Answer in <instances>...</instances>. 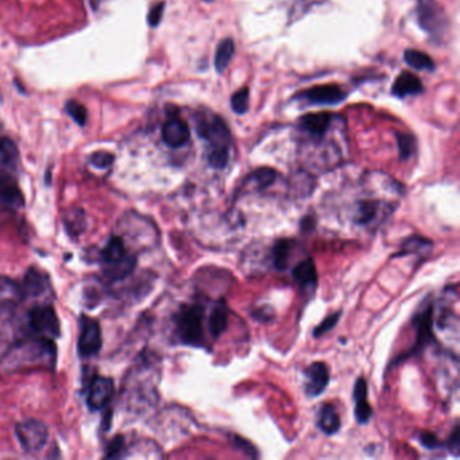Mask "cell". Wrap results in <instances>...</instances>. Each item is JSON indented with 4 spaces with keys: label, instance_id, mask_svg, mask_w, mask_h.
Returning <instances> with one entry per match:
<instances>
[{
    "label": "cell",
    "instance_id": "1",
    "mask_svg": "<svg viewBox=\"0 0 460 460\" xmlns=\"http://www.w3.org/2000/svg\"><path fill=\"white\" fill-rule=\"evenodd\" d=\"M204 308L200 304L182 305L180 311L174 316L176 335L182 345L192 347L204 345L203 332Z\"/></svg>",
    "mask_w": 460,
    "mask_h": 460
},
{
    "label": "cell",
    "instance_id": "2",
    "mask_svg": "<svg viewBox=\"0 0 460 460\" xmlns=\"http://www.w3.org/2000/svg\"><path fill=\"white\" fill-rule=\"evenodd\" d=\"M54 352L56 347L51 343V339L39 338L35 340L19 343L11 348L6 357V362L11 366H20L25 363H38L44 359L46 361V358L54 361Z\"/></svg>",
    "mask_w": 460,
    "mask_h": 460
},
{
    "label": "cell",
    "instance_id": "3",
    "mask_svg": "<svg viewBox=\"0 0 460 460\" xmlns=\"http://www.w3.org/2000/svg\"><path fill=\"white\" fill-rule=\"evenodd\" d=\"M18 442L27 454L39 452L49 437L48 427L38 420H25L15 428Z\"/></svg>",
    "mask_w": 460,
    "mask_h": 460
},
{
    "label": "cell",
    "instance_id": "4",
    "mask_svg": "<svg viewBox=\"0 0 460 460\" xmlns=\"http://www.w3.org/2000/svg\"><path fill=\"white\" fill-rule=\"evenodd\" d=\"M29 327L39 338L53 339L60 335V321L51 305H38L29 312Z\"/></svg>",
    "mask_w": 460,
    "mask_h": 460
},
{
    "label": "cell",
    "instance_id": "5",
    "mask_svg": "<svg viewBox=\"0 0 460 460\" xmlns=\"http://www.w3.org/2000/svg\"><path fill=\"white\" fill-rule=\"evenodd\" d=\"M417 17L421 27L430 35H443L447 29L444 11L436 0H419Z\"/></svg>",
    "mask_w": 460,
    "mask_h": 460
},
{
    "label": "cell",
    "instance_id": "6",
    "mask_svg": "<svg viewBox=\"0 0 460 460\" xmlns=\"http://www.w3.org/2000/svg\"><path fill=\"white\" fill-rule=\"evenodd\" d=\"M196 129H198V136L208 141L212 145V148H230V132L226 123L217 116H215L214 119L201 117L198 120Z\"/></svg>",
    "mask_w": 460,
    "mask_h": 460
},
{
    "label": "cell",
    "instance_id": "7",
    "mask_svg": "<svg viewBox=\"0 0 460 460\" xmlns=\"http://www.w3.org/2000/svg\"><path fill=\"white\" fill-rule=\"evenodd\" d=\"M103 345L100 324L89 317H82L80 336H79V354L84 358L94 357L99 352Z\"/></svg>",
    "mask_w": 460,
    "mask_h": 460
},
{
    "label": "cell",
    "instance_id": "8",
    "mask_svg": "<svg viewBox=\"0 0 460 460\" xmlns=\"http://www.w3.org/2000/svg\"><path fill=\"white\" fill-rule=\"evenodd\" d=\"M416 331H417V336H416V345L411 350V354L405 355V358H409L411 355H416L419 354L424 347L429 345V342L433 338V305L429 302L427 307L417 314L416 320Z\"/></svg>",
    "mask_w": 460,
    "mask_h": 460
},
{
    "label": "cell",
    "instance_id": "9",
    "mask_svg": "<svg viewBox=\"0 0 460 460\" xmlns=\"http://www.w3.org/2000/svg\"><path fill=\"white\" fill-rule=\"evenodd\" d=\"M114 393V381L107 377H95L92 379L88 390V407L92 411H99L104 408Z\"/></svg>",
    "mask_w": 460,
    "mask_h": 460
},
{
    "label": "cell",
    "instance_id": "10",
    "mask_svg": "<svg viewBox=\"0 0 460 460\" xmlns=\"http://www.w3.org/2000/svg\"><path fill=\"white\" fill-rule=\"evenodd\" d=\"M305 393L309 397H317L321 395L329 382L328 367L323 362H313L312 364L305 370Z\"/></svg>",
    "mask_w": 460,
    "mask_h": 460
},
{
    "label": "cell",
    "instance_id": "11",
    "mask_svg": "<svg viewBox=\"0 0 460 460\" xmlns=\"http://www.w3.org/2000/svg\"><path fill=\"white\" fill-rule=\"evenodd\" d=\"M191 139V132L185 122L180 119H170L162 127V141L166 146L179 148L185 146Z\"/></svg>",
    "mask_w": 460,
    "mask_h": 460
},
{
    "label": "cell",
    "instance_id": "12",
    "mask_svg": "<svg viewBox=\"0 0 460 460\" xmlns=\"http://www.w3.org/2000/svg\"><path fill=\"white\" fill-rule=\"evenodd\" d=\"M345 94L336 85L313 87L304 94V99L313 104H336L345 100Z\"/></svg>",
    "mask_w": 460,
    "mask_h": 460
},
{
    "label": "cell",
    "instance_id": "13",
    "mask_svg": "<svg viewBox=\"0 0 460 460\" xmlns=\"http://www.w3.org/2000/svg\"><path fill=\"white\" fill-rule=\"evenodd\" d=\"M352 397H354V402H355V411H355V417H357L358 423H361V424L369 423L373 416V409H371L369 398H367L366 378L361 377V378L357 379Z\"/></svg>",
    "mask_w": 460,
    "mask_h": 460
},
{
    "label": "cell",
    "instance_id": "14",
    "mask_svg": "<svg viewBox=\"0 0 460 460\" xmlns=\"http://www.w3.org/2000/svg\"><path fill=\"white\" fill-rule=\"evenodd\" d=\"M136 266V257L127 253L120 261L104 266V277L110 282L123 280L130 276Z\"/></svg>",
    "mask_w": 460,
    "mask_h": 460
},
{
    "label": "cell",
    "instance_id": "15",
    "mask_svg": "<svg viewBox=\"0 0 460 460\" xmlns=\"http://www.w3.org/2000/svg\"><path fill=\"white\" fill-rule=\"evenodd\" d=\"M292 277L304 289H314L317 285V270L312 258H307L297 263L292 271Z\"/></svg>",
    "mask_w": 460,
    "mask_h": 460
},
{
    "label": "cell",
    "instance_id": "16",
    "mask_svg": "<svg viewBox=\"0 0 460 460\" xmlns=\"http://www.w3.org/2000/svg\"><path fill=\"white\" fill-rule=\"evenodd\" d=\"M48 283H49L48 277L42 271H39L38 269L32 267V269L27 270V273L25 276V280H23V285L20 286L22 293H23V296H39L46 290Z\"/></svg>",
    "mask_w": 460,
    "mask_h": 460
},
{
    "label": "cell",
    "instance_id": "17",
    "mask_svg": "<svg viewBox=\"0 0 460 460\" xmlns=\"http://www.w3.org/2000/svg\"><path fill=\"white\" fill-rule=\"evenodd\" d=\"M423 92V82L414 75L404 72L398 76V79L393 84V95L402 99L407 96H414Z\"/></svg>",
    "mask_w": 460,
    "mask_h": 460
},
{
    "label": "cell",
    "instance_id": "18",
    "mask_svg": "<svg viewBox=\"0 0 460 460\" xmlns=\"http://www.w3.org/2000/svg\"><path fill=\"white\" fill-rule=\"evenodd\" d=\"M229 327V307L224 300H219L208 319L210 333L217 339Z\"/></svg>",
    "mask_w": 460,
    "mask_h": 460
},
{
    "label": "cell",
    "instance_id": "19",
    "mask_svg": "<svg viewBox=\"0 0 460 460\" xmlns=\"http://www.w3.org/2000/svg\"><path fill=\"white\" fill-rule=\"evenodd\" d=\"M277 179V172L270 169V167H261L255 172H253L245 182L243 188L247 191H262L269 188L270 185L274 184Z\"/></svg>",
    "mask_w": 460,
    "mask_h": 460
},
{
    "label": "cell",
    "instance_id": "20",
    "mask_svg": "<svg viewBox=\"0 0 460 460\" xmlns=\"http://www.w3.org/2000/svg\"><path fill=\"white\" fill-rule=\"evenodd\" d=\"M317 427L327 435H335L340 429V417L333 405H323V408L319 411Z\"/></svg>",
    "mask_w": 460,
    "mask_h": 460
},
{
    "label": "cell",
    "instance_id": "21",
    "mask_svg": "<svg viewBox=\"0 0 460 460\" xmlns=\"http://www.w3.org/2000/svg\"><path fill=\"white\" fill-rule=\"evenodd\" d=\"M379 212H381V204L378 201L364 200L358 203L352 219L357 224H370L377 219Z\"/></svg>",
    "mask_w": 460,
    "mask_h": 460
},
{
    "label": "cell",
    "instance_id": "22",
    "mask_svg": "<svg viewBox=\"0 0 460 460\" xmlns=\"http://www.w3.org/2000/svg\"><path fill=\"white\" fill-rule=\"evenodd\" d=\"M126 254H127V248L124 245V239H122V236H113L108 241L107 246L104 247L101 251V261L104 262V264L117 262Z\"/></svg>",
    "mask_w": 460,
    "mask_h": 460
},
{
    "label": "cell",
    "instance_id": "23",
    "mask_svg": "<svg viewBox=\"0 0 460 460\" xmlns=\"http://www.w3.org/2000/svg\"><path fill=\"white\" fill-rule=\"evenodd\" d=\"M329 123H331V116L327 113L311 114L301 119L302 127L316 136L324 135V132H327L329 127Z\"/></svg>",
    "mask_w": 460,
    "mask_h": 460
},
{
    "label": "cell",
    "instance_id": "24",
    "mask_svg": "<svg viewBox=\"0 0 460 460\" xmlns=\"http://www.w3.org/2000/svg\"><path fill=\"white\" fill-rule=\"evenodd\" d=\"M23 297L22 288L15 281L0 276V305L14 304Z\"/></svg>",
    "mask_w": 460,
    "mask_h": 460
},
{
    "label": "cell",
    "instance_id": "25",
    "mask_svg": "<svg viewBox=\"0 0 460 460\" xmlns=\"http://www.w3.org/2000/svg\"><path fill=\"white\" fill-rule=\"evenodd\" d=\"M234 53H235V44L231 38L223 39L219 44L217 50H216V56H215V68L219 73H222L227 69V66L234 57Z\"/></svg>",
    "mask_w": 460,
    "mask_h": 460
},
{
    "label": "cell",
    "instance_id": "26",
    "mask_svg": "<svg viewBox=\"0 0 460 460\" xmlns=\"http://www.w3.org/2000/svg\"><path fill=\"white\" fill-rule=\"evenodd\" d=\"M404 60L408 65L420 69V70H433L435 69V63L433 60L423 51L419 50L409 49L404 53Z\"/></svg>",
    "mask_w": 460,
    "mask_h": 460
},
{
    "label": "cell",
    "instance_id": "27",
    "mask_svg": "<svg viewBox=\"0 0 460 460\" xmlns=\"http://www.w3.org/2000/svg\"><path fill=\"white\" fill-rule=\"evenodd\" d=\"M290 246L289 239H280L273 246V266L280 271L286 270L288 267Z\"/></svg>",
    "mask_w": 460,
    "mask_h": 460
},
{
    "label": "cell",
    "instance_id": "28",
    "mask_svg": "<svg viewBox=\"0 0 460 460\" xmlns=\"http://www.w3.org/2000/svg\"><path fill=\"white\" fill-rule=\"evenodd\" d=\"M0 198L11 205H22L23 203L19 188L11 180L0 179Z\"/></svg>",
    "mask_w": 460,
    "mask_h": 460
},
{
    "label": "cell",
    "instance_id": "29",
    "mask_svg": "<svg viewBox=\"0 0 460 460\" xmlns=\"http://www.w3.org/2000/svg\"><path fill=\"white\" fill-rule=\"evenodd\" d=\"M430 247H432V243L428 239L420 238V236H411V239H408L402 245L401 251L397 253L395 257H402V255H407L411 253H426Z\"/></svg>",
    "mask_w": 460,
    "mask_h": 460
},
{
    "label": "cell",
    "instance_id": "30",
    "mask_svg": "<svg viewBox=\"0 0 460 460\" xmlns=\"http://www.w3.org/2000/svg\"><path fill=\"white\" fill-rule=\"evenodd\" d=\"M248 104H250V92L247 88L239 89L231 98V108L234 113H236L239 115L246 114Z\"/></svg>",
    "mask_w": 460,
    "mask_h": 460
},
{
    "label": "cell",
    "instance_id": "31",
    "mask_svg": "<svg viewBox=\"0 0 460 460\" xmlns=\"http://www.w3.org/2000/svg\"><path fill=\"white\" fill-rule=\"evenodd\" d=\"M65 111L79 126H84L87 123V117H88L87 108L79 101L69 100L65 104Z\"/></svg>",
    "mask_w": 460,
    "mask_h": 460
},
{
    "label": "cell",
    "instance_id": "32",
    "mask_svg": "<svg viewBox=\"0 0 460 460\" xmlns=\"http://www.w3.org/2000/svg\"><path fill=\"white\" fill-rule=\"evenodd\" d=\"M230 148H212L208 153V164L215 169H224L229 164Z\"/></svg>",
    "mask_w": 460,
    "mask_h": 460
},
{
    "label": "cell",
    "instance_id": "33",
    "mask_svg": "<svg viewBox=\"0 0 460 460\" xmlns=\"http://www.w3.org/2000/svg\"><path fill=\"white\" fill-rule=\"evenodd\" d=\"M397 139H398V148H400L401 160L411 158V155L414 154V150H416L414 138L409 134H398Z\"/></svg>",
    "mask_w": 460,
    "mask_h": 460
},
{
    "label": "cell",
    "instance_id": "34",
    "mask_svg": "<svg viewBox=\"0 0 460 460\" xmlns=\"http://www.w3.org/2000/svg\"><path fill=\"white\" fill-rule=\"evenodd\" d=\"M126 451V442L123 436H115L107 447V452H106V458L110 459H115V458H122L124 455Z\"/></svg>",
    "mask_w": 460,
    "mask_h": 460
},
{
    "label": "cell",
    "instance_id": "35",
    "mask_svg": "<svg viewBox=\"0 0 460 460\" xmlns=\"http://www.w3.org/2000/svg\"><path fill=\"white\" fill-rule=\"evenodd\" d=\"M115 157L108 151H96L89 157V162L98 169H108L114 164Z\"/></svg>",
    "mask_w": 460,
    "mask_h": 460
},
{
    "label": "cell",
    "instance_id": "36",
    "mask_svg": "<svg viewBox=\"0 0 460 460\" xmlns=\"http://www.w3.org/2000/svg\"><path fill=\"white\" fill-rule=\"evenodd\" d=\"M340 314H342L340 311L329 314L328 317H326V319L323 320L321 324H319V326L314 328V331H313V336H314V338L323 336V335H326L327 332H329L331 329L335 328V326H336L338 321H339Z\"/></svg>",
    "mask_w": 460,
    "mask_h": 460
},
{
    "label": "cell",
    "instance_id": "37",
    "mask_svg": "<svg viewBox=\"0 0 460 460\" xmlns=\"http://www.w3.org/2000/svg\"><path fill=\"white\" fill-rule=\"evenodd\" d=\"M0 157L7 164H13L17 160V148L10 139H1L0 141Z\"/></svg>",
    "mask_w": 460,
    "mask_h": 460
},
{
    "label": "cell",
    "instance_id": "38",
    "mask_svg": "<svg viewBox=\"0 0 460 460\" xmlns=\"http://www.w3.org/2000/svg\"><path fill=\"white\" fill-rule=\"evenodd\" d=\"M447 449L454 455V456H459V449H460V427L456 424L455 427H454V429H452V432H451V435H449V437H448V442H447Z\"/></svg>",
    "mask_w": 460,
    "mask_h": 460
},
{
    "label": "cell",
    "instance_id": "39",
    "mask_svg": "<svg viewBox=\"0 0 460 460\" xmlns=\"http://www.w3.org/2000/svg\"><path fill=\"white\" fill-rule=\"evenodd\" d=\"M165 3H158L155 4L150 13H148V22L151 27H155L160 25L162 15H164Z\"/></svg>",
    "mask_w": 460,
    "mask_h": 460
},
{
    "label": "cell",
    "instance_id": "40",
    "mask_svg": "<svg viewBox=\"0 0 460 460\" xmlns=\"http://www.w3.org/2000/svg\"><path fill=\"white\" fill-rule=\"evenodd\" d=\"M419 440L428 449H435V448H437L440 445L439 439L433 433H430V432H421L419 435Z\"/></svg>",
    "mask_w": 460,
    "mask_h": 460
},
{
    "label": "cell",
    "instance_id": "41",
    "mask_svg": "<svg viewBox=\"0 0 460 460\" xmlns=\"http://www.w3.org/2000/svg\"><path fill=\"white\" fill-rule=\"evenodd\" d=\"M314 227V220L311 216H307L302 222H301V230L302 231H311L313 230Z\"/></svg>",
    "mask_w": 460,
    "mask_h": 460
},
{
    "label": "cell",
    "instance_id": "42",
    "mask_svg": "<svg viewBox=\"0 0 460 460\" xmlns=\"http://www.w3.org/2000/svg\"><path fill=\"white\" fill-rule=\"evenodd\" d=\"M204 1H212V0H204Z\"/></svg>",
    "mask_w": 460,
    "mask_h": 460
}]
</instances>
